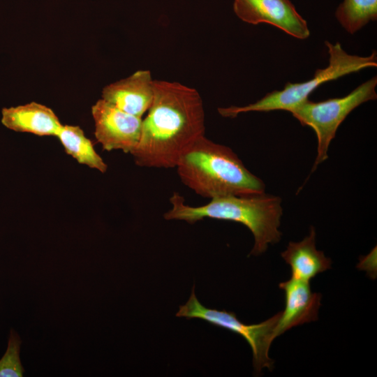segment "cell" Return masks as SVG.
<instances>
[{"mask_svg": "<svg viewBox=\"0 0 377 377\" xmlns=\"http://www.w3.org/2000/svg\"><path fill=\"white\" fill-rule=\"evenodd\" d=\"M233 10L249 24L267 23L298 39L310 35L307 22L290 0H234Z\"/></svg>", "mask_w": 377, "mask_h": 377, "instance_id": "cell-8", "label": "cell"}, {"mask_svg": "<svg viewBox=\"0 0 377 377\" xmlns=\"http://www.w3.org/2000/svg\"><path fill=\"white\" fill-rule=\"evenodd\" d=\"M194 290L195 286L192 288L190 298L184 305L179 306L176 316L202 319L239 334L251 346L256 373L260 372L263 368L272 369L274 362L269 357L268 352L275 339L274 332L281 311L259 324L246 325L239 320L233 312L205 307L197 299Z\"/></svg>", "mask_w": 377, "mask_h": 377, "instance_id": "cell-6", "label": "cell"}, {"mask_svg": "<svg viewBox=\"0 0 377 377\" xmlns=\"http://www.w3.org/2000/svg\"><path fill=\"white\" fill-rule=\"evenodd\" d=\"M65 151L79 163L106 172L108 165L95 151L91 141L87 138L78 126L62 125L56 135Z\"/></svg>", "mask_w": 377, "mask_h": 377, "instance_id": "cell-13", "label": "cell"}, {"mask_svg": "<svg viewBox=\"0 0 377 377\" xmlns=\"http://www.w3.org/2000/svg\"><path fill=\"white\" fill-rule=\"evenodd\" d=\"M328 50L329 64L324 68L317 69L313 77L303 82H287L282 90L267 93L264 97L244 106L219 108L218 112L224 117H236L248 112H290L308 100L309 95L320 84L367 68L377 66V54L373 51L369 56H358L346 52L339 43H325Z\"/></svg>", "mask_w": 377, "mask_h": 377, "instance_id": "cell-4", "label": "cell"}, {"mask_svg": "<svg viewBox=\"0 0 377 377\" xmlns=\"http://www.w3.org/2000/svg\"><path fill=\"white\" fill-rule=\"evenodd\" d=\"M1 123L12 131L38 136H56L62 126L51 108L36 102L3 108Z\"/></svg>", "mask_w": 377, "mask_h": 377, "instance_id": "cell-11", "label": "cell"}, {"mask_svg": "<svg viewBox=\"0 0 377 377\" xmlns=\"http://www.w3.org/2000/svg\"><path fill=\"white\" fill-rule=\"evenodd\" d=\"M182 183L207 198L265 193V184L251 172L228 147L196 139L181 155L175 166Z\"/></svg>", "mask_w": 377, "mask_h": 377, "instance_id": "cell-2", "label": "cell"}, {"mask_svg": "<svg viewBox=\"0 0 377 377\" xmlns=\"http://www.w3.org/2000/svg\"><path fill=\"white\" fill-rule=\"evenodd\" d=\"M94 135L103 150H121L132 154L142 133V117L126 113L103 99L91 107Z\"/></svg>", "mask_w": 377, "mask_h": 377, "instance_id": "cell-7", "label": "cell"}, {"mask_svg": "<svg viewBox=\"0 0 377 377\" xmlns=\"http://www.w3.org/2000/svg\"><path fill=\"white\" fill-rule=\"evenodd\" d=\"M205 133V112L198 91L156 80L154 98L131 155L140 167L175 168L185 150Z\"/></svg>", "mask_w": 377, "mask_h": 377, "instance_id": "cell-1", "label": "cell"}, {"mask_svg": "<svg viewBox=\"0 0 377 377\" xmlns=\"http://www.w3.org/2000/svg\"><path fill=\"white\" fill-rule=\"evenodd\" d=\"M341 27L353 34L377 19V0H343L335 12Z\"/></svg>", "mask_w": 377, "mask_h": 377, "instance_id": "cell-14", "label": "cell"}, {"mask_svg": "<svg viewBox=\"0 0 377 377\" xmlns=\"http://www.w3.org/2000/svg\"><path fill=\"white\" fill-rule=\"evenodd\" d=\"M172 208L165 212L166 220H182L194 223L205 218L231 221L246 226L254 237L251 255L264 253L269 244L280 241L279 228L283 214L281 199L265 193L247 195H224L211 199L207 204L192 207L185 204L179 193L170 198Z\"/></svg>", "mask_w": 377, "mask_h": 377, "instance_id": "cell-3", "label": "cell"}, {"mask_svg": "<svg viewBox=\"0 0 377 377\" xmlns=\"http://www.w3.org/2000/svg\"><path fill=\"white\" fill-rule=\"evenodd\" d=\"M279 287L284 292L285 309L281 311L275 338L295 326L316 320L321 300L320 294L312 292L309 282L292 276Z\"/></svg>", "mask_w": 377, "mask_h": 377, "instance_id": "cell-9", "label": "cell"}, {"mask_svg": "<svg viewBox=\"0 0 377 377\" xmlns=\"http://www.w3.org/2000/svg\"><path fill=\"white\" fill-rule=\"evenodd\" d=\"M22 339L13 329L10 330L6 350L0 359V377H22L24 369L20 360Z\"/></svg>", "mask_w": 377, "mask_h": 377, "instance_id": "cell-15", "label": "cell"}, {"mask_svg": "<svg viewBox=\"0 0 377 377\" xmlns=\"http://www.w3.org/2000/svg\"><path fill=\"white\" fill-rule=\"evenodd\" d=\"M281 257L291 269L292 277L309 282L317 274L330 269L331 260L316 247V231L311 228L309 235L302 241L290 242Z\"/></svg>", "mask_w": 377, "mask_h": 377, "instance_id": "cell-12", "label": "cell"}, {"mask_svg": "<svg viewBox=\"0 0 377 377\" xmlns=\"http://www.w3.org/2000/svg\"><path fill=\"white\" fill-rule=\"evenodd\" d=\"M376 85L377 77L374 76L343 97L319 102L308 99L290 112L302 126L311 128L316 133L317 156L311 172L328 158L330 142L346 117L361 104L376 99Z\"/></svg>", "mask_w": 377, "mask_h": 377, "instance_id": "cell-5", "label": "cell"}, {"mask_svg": "<svg viewBox=\"0 0 377 377\" xmlns=\"http://www.w3.org/2000/svg\"><path fill=\"white\" fill-rule=\"evenodd\" d=\"M154 98V80L148 70H140L103 89L102 99L117 108L142 117Z\"/></svg>", "mask_w": 377, "mask_h": 377, "instance_id": "cell-10", "label": "cell"}]
</instances>
